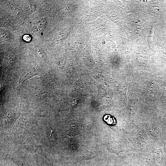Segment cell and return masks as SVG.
Wrapping results in <instances>:
<instances>
[{
    "mask_svg": "<svg viewBox=\"0 0 166 166\" xmlns=\"http://www.w3.org/2000/svg\"><path fill=\"white\" fill-rule=\"evenodd\" d=\"M165 54H166V53H165Z\"/></svg>",
    "mask_w": 166,
    "mask_h": 166,
    "instance_id": "5",
    "label": "cell"
},
{
    "mask_svg": "<svg viewBox=\"0 0 166 166\" xmlns=\"http://www.w3.org/2000/svg\"><path fill=\"white\" fill-rule=\"evenodd\" d=\"M23 39L25 40L26 41H29L30 40L31 38L29 35H24L23 37Z\"/></svg>",
    "mask_w": 166,
    "mask_h": 166,
    "instance_id": "4",
    "label": "cell"
},
{
    "mask_svg": "<svg viewBox=\"0 0 166 166\" xmlns=\"http://www.w3.org/2000/svg\"><path fill=\"white\" fill-rule=\"evenodd\" d=\"M97 150L95 148H90L83 156L82 159L86 160L93 158L97 156Z\"/></svg>",
    "mask_w": 166,
    "mask_h": 166,
    "instance_id": "1",
    "label": "cell"
},
{
    "mask_svg": "<svg viewBox=\"0 0 166 166\" xmlns=\"http://www.w3.org/2000/svg\"><path fill=\"white\" fill-rule=\"evenodd\" d=\"M67 33L66 32H61L55 38V40L59 41L61 40L63 38L65 37Z\"/></svg>",
    "mask_w": 166,
    "mask_h": 166,
    "instance_id": "3",
    "label": "cell"
},
{
    "mask_svg": "<svg viewBox=\"0 0 166 166\" xmlns=\"http://www.w3.org/2000/svg\"><path fill=\"white\" fill-rule=\"evenodd\" d=\"M46 23V21L45 18H41L38 21L36 25L37 30L40 31L43 30L45 28Z\"/></svg>",
    "mask_w": 166,
    "mask_h": 166,
    "instance_id": "2",
    "label": "cell"
}]
</instances>
